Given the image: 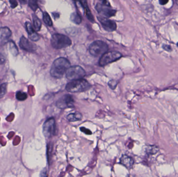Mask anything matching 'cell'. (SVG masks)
<instances>
[{
  "mask_svg": "<svg viewBox=\"0 0 178 177\" xmlns=\"http://www.w3.org/2000/svg\"><path fill=\"white\" fill-rule=\"evenodd\" d=\"M70 67V63L69 60L65 58H58L53 63L50 70V74L55 78H61Z\"/></svg>",
  "mask_w": 178,
  "mask_h": 177,
  "instance_id": "6da1fadb",
  "label": "cell"
},
{
  "mask_svg": "<svg viewBox=\"0 0 178 177\" xmlns=\"http://www.w3.org/2000/svg\"><path fill=\"white\" fill-rule=\"evenodd\" d=\"M90 87L91 85L87 80L80 79L68 83L66 86V90L69 92L73 93L82 92L89 90Z\"/></svg>",
  "mask_w": 178,
  "mask_h": 177,
  "instance_id": "7a4b0ae2",
  "label": "cell"
},
{
  "mask_svg": "<svg viewBox=\"0 0 178 177\" xmlns=\"http://www.w3.org/2000/svg\"><path fill=\"white\" fill-rule=\"evenodd\" d=\"M52 47L55 49H62L72 45V40L66 35L55 33L52 35L51 40Z\"/></svg>",
  "mask_w": 178,
  "mask_h": 177,
  "instance_id": "3957f363",
  "label": "cell"
},
{
  "mask_svg": "<svg viewBox=\"0 0 178 177\" xmlns=\"http://www.w3.org/2000/svg\"><path fill=\"white\" fill-rule=\"evenodd\" d=\"M108 50V46L102 41H95L90 45L89 52L94 57L103 56Z\"/></svg>",
  "mask_w": 178,
  "mask_h": 177,
  "instance_id": "277c9868",
  "label": "cell"
},
{
  "mask_svg": "<svg viewBox=\"0 0 178 177\" xmlns=\"http://www.w3.org/2000/svg\"><path fill=\"white\" fill-rule=\"evenodd\" d=\"M95 9L103 17H111L116 13V10L112 9L108 1H102L101 3H98Z\"/></svg>",
  "mask_w": 178,
  "mask_h": 177,
  "instance_id": "5b68a950",
  "label": "cell"
},
{
  "mask_svg": "<svg viewBox=\"0 0 178 177\" xmlns=\"http://www.w3.org/2000/svg\"><path fill=\"white\" fill-rule=\"evenodd\" d=\"M66 78L70 80H80L86 74L85 70L79 65L70 67L66 73Z\"/></svg>",
  "mask_w": 178,
  "mask_h": 177,
  "instance_id": "8992f818",
  "label": "cell"
},
{
  "mask_svg": "<svg viewBox=\"0 0 178 177\" xmlns=\"http://www.w3.org/2000/svg\"><path fill=\"white\" fill-rule=\"evenodd\" d=\"M122 55L120 52L116 51L109 52L102 56L99 60V65L101 67H104L111 63H113L122 57Z\"/></svg>",
  "mask_w": 178,
  "mask_h": 177,
  "instance_id": "52a82bcc",
  "label": "cell"
},
{
  "mask_svg": "<svg viewBox=\"0 0 178 177\" xmlns=\"http://www.w3.org/2000/svg\"><path fill=\"white\" fill-rule=\"evenodd\" d=\"M56 123L54 118L47 119L43 125V133L47 138L52 137L56 135Z\"/></svg>",
  "mask_w": 178,
  "mask_h": 177,
  "instance_id": "ba28073f",
  "label": "cell"
},
{
  "mask_svg": "<svg viewBox=\"0 0 178 177\" xmlns=\"http://www.w3.org/2000/svg\"><path fill=\"white\" fill-rule=\"evenodd\" d=\"M74 100L71 95H65L57 100L56 105L62 109L74 107Z\"/></svg>",
  "mask_w": 178,
  "mask_h": 177,
  "instance_id": "9c48e42d",
  "label": "cell"
},
{
  "mask_svg": "<svg viewBox=\"0 0 178 177\" xmlns=\"http://www.w3.org/2000/svg\"><path fill=\"white\" fill-rule=\"evenodd\" d=\"M19 46L22 49L28 52H35L37 50V45L24 36L20 39Z\"/></svg>",
  "mask_w": 178,
  "mask_h": 177,
  "instance_id": "30bf717a",
  "label": "cell"
},
{
  "mask_svg": "<svg viewBox=\"0 0 178 177\" xmlns=\"http://www.w3.org/2000/svg\"><path fill=\"white\" fill-rule=\"evenodd\" d=\"M97 19L99 20V23H101L104 30L107 31L113 32L116 30V23L114 21L108 19L106 18L103 17L102 16L97 17Z\"/></svg>",
  "mask_w": 178,
  "mask_h": 177,
  "instance_id": "8fae6325",
  "label": "cell"
},
{
  "mask_svg": "<svg viewBox=\"0 0 178 177\" xmlns=\"http://www.w3.org/2000/svg\"><path fill=\"white\" fill-rule=\"evenodd\" d=\"M12 35V32L6 27L0 28V46L5 45L7 43L9 38Z\"/></svg>",
  "mask_w": 178,
  "mask_h": 177,
  "instance_id": "7c38bea8",
  "label": "cell"
},
{
  "mask_svg": "<svg viewBox=\"0 0 178 177\" xmlns=\"http://www.w3.org/2000/svg\"><path fill=\"white\" fill-rule=\"evenodd\" d=\"M25 26L27 31L28 37L32 41H38L40 39L39 35L36 32L35 30L32 27L31 24L29 22L25 23Z\"/></svg>",
  "mask_w": 178,
  "mask_h": 177,
  "instance_id": "4fadbf2b",
  "label": "cell"
},
{
  "mask_svg": "<svg viewBox=\"0 0 178 177\" xmlns=\"http://www.w3.org/2000/svg\"><path fill=\"white\" fill-rule=\"evenodd\" d=\"M120 162L121 164L126 167L128 169H130L134 166V160L132 157L126 155H124L120 159Z\"/></svg>",
  "mask_w": 178,
  "mask_h": 177,
  "instance_id": "5bb4252c",
  "label": "cell"
},
{
  "mask_svg": "<svg viewBox=\"0 0 178 177\" xmlns=\"http://www.w3.org/2000/svg\"><path fill=\"white\" fill-rule=\"evenodd\" d=\"M80 3V4H81L83 8V10H84V14L86 16L87 18L89 19L90 21H91L92 23L94 22V18H93V16L92 14L91 11L89 9V6L88 5L87 2L86 1H81V2H79Z\"/></svg>",
  "mask_w": 178,
  "mask_h": 177,
  "instance_id": "9a60e30c",
  "label": "cell"
},
{
  "mask_svg": "<svg viewBox=\"0 0 178 177\" xmlns=\"http://www.w3.org/2000/svg\"><path fill=\"white\" fill-rule=\"evenodd\" d=\"M67 119L70 122L79 121L82 119V115L79 112L72 113L67 115Z\"/></svg>",
  "mask_w": 178,
  "mask_h": 177,
  "instance_id": "2e32d148",
  "label": "cell"
},
{
  "mask_svg": "<svg viewBox=\"0 0 178 177\" xmlns=\"http://www.w3.org/2000/svg\"><path fill=\"white\" fill-rule=\"evenodd\" d=\"M32 19H33V23L35 27V30L37 31H39L42 26V23L41 20H40L37 16L35 14H32Z\"/></svg>",
  "mask_w": 178,
  "mask_h": 177,
  "instance_id": "e0dca14e",
  "label": "cell"
},
{
  "mask_svg": "<svg viewBox=\"0 0 178 177\" xmlns=\"http://www.w3.org/2000/svg\"><path fill=\"white\" fill-rule=\"evenodd\" d=\"M8 48H9V50L10 53L14 56H17L18 54V50L15 43L13 41H10V42H8Z\"/></svg>",
  "mask_w": 178,
  "mask_h": 177,
  "instance_id": "ac0fdd59",
  "label": "cell"
},
{
  "mask_svg": "<svg viewBox=\"0 0 178 177\" xmlns=\"http://www.w3.org/2000/svg\"><path fill=\"white\" fill-rule=\"evenodd\" d=\"M70 20L74 23L79 25L81 23L82 18L78 13H73L70 15Z\"/></svg>",
  "mask_w": 178,
  "mask_h": 177,
  "instance_id": "d6986e66",
  "label": "cell"
},
{
  "mask_svg": "<svg viewBox=\"0 0 178 177\" xmlns=\"http://www.w3.org/2000/svg\"><path fill=\"white\" fill-rule=\"evenodd\" d=\"M43 20L47 25L49 26H52L53 25L51 18L49 16V14L46 12L43 13Z\"/></svg>",
  "mask_w": 178,
  "mask_h": 177,
  "instance_id": "ffe728a7",
  "label": "cell"
},
{
  "mask_svg": "<svg viewBox=\"0 0 178 177\" xmlns=\"http://www.w3.org/2000/svg\"><path fill=\"white\" fill-rule=\"evenodd\" d=\"M158 151V147L154 145H152V146L149 145L148 147H146V153L147 155L155 154Z\"/></svg>",
  "mask_w": 178,
  "mask_h": 177,
  "instance_id": "44dd1931",
  "label": "cell"
},
{
  "mask_svg": "<svg viewBox=\"0 0 178 177\" xmlns=\"http://www.w3.org/2000/svg\"><path fill=\"white\" fill-rule=\"evenodd\" d=\"M16 98L19 101H24L27 98V95L26 93L22 92H18L16 95Z\"/></svg>",
  "mask_w": 178,
  "mask_h": 177,
  "instance_id": "7402d4cb",
  "label": "cell"
},
{
  "mask_svg": "<svg viewBox=\"0 0 178 177\" xmlns=\"http://www.w3.org/2000/svg\"><path fill=\"white\" fill-rule=\"evenodd\" d=\"M7 83H4L0 86V98H2L5 96L7 92Z\"/></svg>",
  "mask_w": 178,
  "mask_h": 177,
  "instance_id": "603a6c76",
  "label": "cell"
},
{
  "mask_svg": "<svg viewBox=\"0 0 178 177\" xmlns=\"http://www.w3.org/2000/svg\"><path fill=\"white\" fill-rule=\"evenodd\" d=\"M29 5L30 8L33 11H35L38 8L37 2L36 1H29Z\"/></svg>",
  "mask_w": 178,
  "mask_h": 177,
  "instance_id": "cb8c5ba5",
  "label": "cell"
},
{
  "mask_svg": "<svg viewBox=\"0 0 178 177\" xmlns=\"http://www.w3.org/2000/svg\"><path fill=\"white\" fill-rule=\"evenodd\" d=\"M80 130L82 132H84L87 135H91L92 133L90 131V130L87 129L85 127H81L80 128Z\"/></svg>",
  "mask_w": 178,
  "mask_h": 177,
  "instance_id": "d4e9b609",
  "label": "cell"
},
{
  "mask_svg": "<svg viewBox=\"0 0 178 177\" xmlns=\"http://www.w3.org/2000/svg\"><path fill=\"white\" fill-rule=\"evenodd\" d=\"M40 177H47V171L45 168L43 169L41 171L40 174Z\"/></svg>",
  "mask_w": 178,
  "mask_h": 177,
  "instance_id": "484cf974",
  "label": "cell"
},
{
  "mask_svg": "<svg viewBox=\"0 0 178 177\" xmlns=\"http://www.w3.org/2000/svg\"><path fill=\"white\" fill-rule=\"evenodd\" d=\"M5 58L4 56L0 53V65H2L5 63Z\"/></svg>",
  "mask_w": 178,
  "mask_h": 177,
  "instance_id": "4316f807",
  "label": "cell"
},
{
  "mask_svg": "<svg viewBox=\"0 0 178 177\" xmlns=\"http://www.w3.org/2000/svg\"><path fill=\"white\" fill-rule=\"evenodd\" d=\"M10 2L13 8H14L17 6V2L16 1H10Z\"/></svg>",
  "mask_w": 178,
  "mask_h": 177,
  "instance_id": "83f0119b",
  "label": "cell"
},
{
  "mask_svg": "<svg viewBox=\"0 0 178 177\" xmlns=\"http://www.w3.org/2000/svg\"><path fill=\"white\" fill-rule=\"evenodd\" d=\"M163 49L166 51H168V52H170L171 50V47L170 45H163Z\"/></svg>",
  "mask_w": 178,
  "mask_h": 177,
  "instance_id": "f1b7e54d",
  "label": "cell"
},
{
  "mask_svg": "<svg viewBox=\"0 0 178 177\" xmlns=\"http://www.w3.org/2000/svg\"><path fill=\"white\" fill-rule=\"evenodd\" d=\"M168 2V1H166V0H160V1H159V4L161 5H165Z\"/></svg>",
  "mask_w": 178,
  "mask_h": 177,
  "instance_id": "f546056e",
  "label": "cell"
},
{
  "mask_svg": "<svg viewBox=\"0 0 178 177\" xmlns=\"http://www.w3.org/2000/svg\"><path fill=\"white\" fill-rule=\"evenodd\" d=\"M176 3H177V4L178 5V1H176Z\"/></svg>",
  "mask_w": 178,
  "mask_h": 177,
  "instance_id": "4dcf8cb0",
  "label": "cell"
},
{
  "mask_svg": "<svg viewBox=\"0 0 178 177\" xmlns=\"http://www.w3.org/2000/svg\"><path fill=\"white\" fill-rule=\"evenodd\" d=\"M177 46H178V43H177Z\"/></svg>",
  "mask_w": 178,
  "mask_h": 177,
  "instance_id": "1f68e13d",
  "label": "cell"
}]
</instances>
